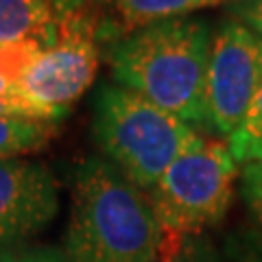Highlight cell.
Returning <instances> with one entry per match:
<instances>
[{
    "mask_svg": "<svg viewBox=\"0 0 262 262\" xmlns=\"http://www.w3.org/2000/svg\"><path fill=\"white\" fill-rule=\"evenodd\" d=\"M214 31L175 18L114 39L110 66L120 88L144 96L192 129H206V75Z\"/></svg>",
    "mask_w": 262,
    "mask_h": 262,
    "instance_id": "6da1fadb",
    "label": "cell"
},
{
    "mask_svg": "<svg viewBox=\"0 0 262 262\" xmlns=\"http://www.w3.org/2000/svg\"><path fill=\"white\" fill-rule=\"evenodd\" d=\"M162 243V227L140 188L105 158L81 164L63 243L68 262H158Z\"/></svg>",
    "mask_w": 262,
    "mask_h": 262,
    "instance_id": "7a4b0ae2",
    "label": "cell"
},
{
    "mask_svg": "<svg viewBox=\"0 0 262 262\" xmlns=\"http://www.w3.org/2000/svg\"><path fill=\"white\" fill-rule=\"evenodd\" d=\"M92 131L105 160L140 190H151L164 170L201 140L184 120L116 83L96 94Z\"/></svg>",
    "mask_w": 262,
    "mask_h": 262,
    "instance_id": "3957f363",
    "label": "cell"
},
{
    "mask_svg": "<svg viewBox=\"0 0 262 262\" xmlns=\"http://www.w3.org/2000/svg\"><path fill=\"white\" fill-rule=\"evenodd\" d=\"M241 168L227 144L201 138L146 190L164 243L206 234L225 219Z\"/></svg>",
    "mask_w": 262,
    "mask_h": 262,
    "instance_id": "277c9868",
    "label": "cell"
},
{
    "mask_svg": "<svg viewBox=\"0 0 262 262\" xmlns=\"http://www.w3.org/2000/svg\"><path fill=\"white\" fill-rule=\"evenodd\" d=\"M116 29L107 15L59 18L57 37L42 48L15 81L20 98L61 118L92 85L101 61V44Z\"/></svg>",
    "mask_w": 262,
    "mask_h": 262,
    "instance_id": "5b68a950",
    "label": "cell"
},
{
    "mask_svg": "<svg viewBox=\"0 0 262 262\" xmlns=\"http://www.w3.org/2000/svg\"><path fill=\"white\" fill-rule=\"evenodd\" d=\"M262 81V39L245 24L225 20L212 35L206 75V131L234 134Z\"/></svg>",
    "mask_w": 262,
    "mask_h": 262,
    "instance_id": "8992f818",
    "label": "cell"
},
{
    "mask_svg": "<svg viewBox=\"0 0 262 262\" xmlns=\"http://www.w3.org/2000/svg\"><path fill=\"white\" fill-rule=\"evenodd\" d=\"M59 212L53 170L31 160H0V247L39 234Z\"/></svg>",
    "mask_w": 262,
    "mask_h": 262,
    "instance_id": "52a82bcc",
    "label": "cell"
},
{
    "mask_svg": "<svg viewBox=\"0 0 262 262\" xmlns=\"http://www.w3.org/2000/svg\"><path fill=\"white\" fill-rule=\"evenodd\" d=\"M57 24L48 0H0V46L39 42L46 48L55 42Z\"/></svg>",
    "mask_w": 262,
    "mask_h": 262,
    "instance_id": "ba28073f",
    "label": "cell"
},
{
    "mask_svg": "<svg viewBox=\"0 0 262 262\" xmlns=\"http://www.w3.org/2000/svg\"><path fill=\"white\" fill-rule=\"evenodd\" d=\"M57 136L53 120L27 116H0V160H18L35 153Z\"/></svg>",
    "mask_w": 262,
    "mask_h": 262,
    "instance_id": "9c48e42d",
    "label": "cell"
},
{
    "mask_svg": "<svg viewBox=\"0 0 262 262\" xmlns=\"http://www.w3.org/2000/svg\"><path fill=\"white\" fill-rule=\"evenodd\" d=\"M112 7L125 29L131 33L149 24L184 18L190 11L214 7V3L212 0H112Z\"/></svg>",
    "mask_w": 262,
    "mask_h": 262,
    "instance_id": "30bf717a",
    "label": "cell"
},
{
    "mask_svg": "<svg viewBox=\"0 0 262 262\" xmlns=\"http://www.w3.org/2000/svg\"><path fill=\"white\" fill-rule=\"evenodd\" d=\"M227 149L238 166L262 162V81L238 129L227 138Z\"/></svg>",
    "mask_w": 262,
    "mask_h": 262,
    "instance_id": "8fae6325",
    "label": "cell"
},
{
    "mask_svg": "<svg viewBox=\"0 0 262 262\" xmlns=\"http://www.w3.org/2000/svg\"><path fill=\"white\" fill-rule=\"evenodd\" d=\"M162 262H225L214 241L206 234L188 236L177 243H162Z\"/></svg>",
    "mask_w": 262,
    "mask_h": 262,
    "instance_id": "7c38bea8",
    "label": "cell"
},
{
    "mask_svg": "<svg viewBox=\"0 0 262 262\" xmlns=\"http://www.w3.org/2000/svg\"><path fill=\"white\" fill-rule=\"evenodd\" d=\"M225 262H262V232L258 227H238L229 232L221 247Z\"/></svg>",
    "mask_w": 262,
    "mask_h": 262,
    "instance_id": "4fadbf2b",
    "label": "cell"
},
{
    "mask_svg": "<svg viewBox=\"0 0 262 262\" xmlns=\"http://www.w3.org/2000/svg\"><path fill=\"white\" fill-rule=\"evenodd\" d=\"M241 196L251 221L262 232V162L243 164L241 168Z\"/></svg>",
    "mask_w": 262,
    "mask_h": 262,
    "instance_id": "5bb4252c",
    "label": "cell"
},
{
    "mask_svg": "<svg viewBox=\"0 0 262 262\" xmlns=\"http://www.w3.org/2000/svg\"><path fill=\"white\" fill-rule=\"evenodd\" d=\"M39 42H24L13 46H0V75L9 81H18V77L24 72V68L31 63V59L42 51Z\"/></svg>",
    "mask_w": 262,
    "mask_h": 262,
    "instance_id": "9a60e30c",
    "label": "cell"
},
{
    "mask_svg": "<svg viewBox=\"0 0 262 262\" xmlns=\"http://www.w3.org/2000/svg\"><path fill=\"white\" fill-rule=\"evenodd\" d=\"M0 262H68L57 247H0Z\"/></svg>",
    "mask_w": 262,
    "mask_h": 262,
    "instance_id": "2e32d148",
    "label": "cell"
},
{
    "mask_svg": "<svg viewBox=\"0 0 262 262\" xmlns=\"http://www.w3.org/2000/svg\"><path fill=\"white\" fill-rule=\"evenodd\" d=\"M232 20L245 24L262 39V0H225Z\"/></svg>",
    "mask_w": 262,
    "mask_h": 262,
    "instance_id": "e0dca14e",
    "label": "cell"
},
{
    "mask_svg": "<svg viewBox=\"0 0 262 262\" xmlns=\"http://www.w3.org/2000/svg\"><path fill=\"white\" fill-rule=\"evenodd\" d=\"M59 18L68 15H105V7L112 0H48Z\"/></svg>",
    "mask_w": 262,
    "mask_h": 262,
    "instance_id": "ac0fdd59",
    "label": "cell"
},
{
    "mask_svg": "<svg viewBox=\"0 0 262 262\" xmlns=\"http://www.w3.org/2000/svg\"><path fill=\"white\" fill-rule=\"evenodd\" d=\"M0 116H27V118H42V120H53V122L59 120L55 114L37 107V105L24 101V98H15V96H0Z\"/></svg>",
    "mask_w": 262,
    "mask_h": 262,
    "instance_id": "d6986e66",
    "label": "cell"
},
{
    "mask_svg": "<svg viewBox=\"0 0 262 262\" xmlns=\"http://www.w3.org/2000/svg\"><path fill=\"white\" fill-rule=\"evenodd\" d=\"M0 96H15V98H20L18 90H15V83H13V81H9L7 77H3V75H0Z\"/></svg>",
    "mask_w": 262,
    "mask_h": 262,
    "instance_id": "ffe728a7",
    "label": "cell"
},
{
    "mask_svg": "<svg viewBox=\"0 0 262 262\" xmlns=\"http://www.w3.org/2000/svg\"><path fill=\"white\" fill-rule=\"evenodd\" d=\"M212 3H214V5H219V3H223V0H212Z\"/></svg>",
    "mask_w": 262,
    "mask_h": 262,
    "instance_id": "44dd1931",
    "label": "cell"
}]
</instances>
